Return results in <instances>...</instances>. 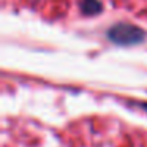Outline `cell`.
Here are the masks:
<instances>
[{
  "label": "cell",
  "mask_w": 147,
  "mask_h": 147,
  "mask_svg": "<svg viewBox=\"0 0 147 147\" xmlns=\"http://www.w3.org/2000/svg\"><path fill=\"white\" fill-rule=\"evenodd\" d=\"M106 38L117 46H134L147 40V32L130 22H117L106 32Z\"/></svg>",
  "instance_id": "cell-1"
},
{
  "label": "cell",
  "mask_w": 147,
  "mask_h": 147,
  "mask_svg": "<svg viewBox=\"0 0 147 147\" xmlns=\"http://www.w3.org/2000/svg\"><path fill=\"white\" fill-rule=\"evenodd\" d=\"M79 8L84 14H87V16H95V14L101 13L103 3L100 0H81Z\"/></svg>",
  "instance_id": "cell-2"
},
{
  "label": "cell",
  "mask_w": 147,
  "mask_h": 147,
  "mask_svg": "<svg viewBox=\"0 0 147 147\" xmlns=\"http://www.w3.org/2000/svg\"><path fill=\"white\" fill-rule=\"evenodd\" d=\"M141 106H142V108H144V109H146V111H147V103H141Z\"/></svg>",
  "instance_id": "cell-3"
}]
</instances>
